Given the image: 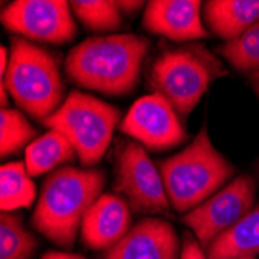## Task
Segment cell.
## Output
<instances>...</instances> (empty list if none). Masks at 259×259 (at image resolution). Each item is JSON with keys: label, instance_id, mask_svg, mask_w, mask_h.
I'll list each match as a JSON object with an SVG mask.
<instances>
[{"label": "cell", "instance_id": "28", "mask_svg": "<svg viewBox=\"0 0 259 259\" xmlns=\"http://www.w3.org/2000/svg\"><path fill=\"white\" fill-rule=\"evenodd\" d=\"M242 259H254V257H242Z\"/></svg>", "mask_w": 259, "mask_h": 259}, {"label": "cell", "instance_id": "9", "mask_svg": "<svg viewBox=\"0 0 259 259\" xmlns=\"http://www.w3.org/2000/svg\"><path fill=\"white\" fill-rule=\"evenodd\" d=\"M256 183L251 176L242 174L211 196L202 205L182 218L190 227L202 248H208L222 233L236 225L251 211Z\"/></svg>", "mask_w": 259, "mask_h": 259}, {"label": "cell", "instance_id": "18", "mask_svg": "<svg viewBox=\"0 0 259 259\" xmlns=\"http://www.w3.org/2000/svg\"><path fill=\"white\" fill-rule=\"evenodd\" d=\"M37 239L25 228L20 214L2 211L0 216V259H31Z\"/></svg>", "mask_w": 259, "mask_h": 259}, {"label": "cell", "instance_id": "2", "mask_svg": "<svg viewBox=\"0 0 259 259\" xmlns=\"http://www.w3.org/2000/svg\"><path fill=\"white\" fill-rule=\"evenodd\" d=\"M106 174L101 169L62 166L42 183L31 216L33 228L53 244L73 247L89 208L101 197Z\"/></svg>", "mask_w": 259, "mask_h": 259}, {"label": "cell", "instance_id": "23", "mask_svg": "<svg viewBox=\"0 0 259 259\" xmlns=\"http://www.w3.org/2000/svg\"><path fill=\"white\" fill-rule=\"evenodd\" d=\"M116 5H118V8H120V11H121L123 16L131 17V16H134L138 10L143 8L146 4H145V2H116Z\"/></svg>", "mask_w": 259, "mask_h": 259}, {"label": "cell", "instance_id": "15", "mask_svg": "<svg viewBox=\"0 0 259 259\" xmlns=\"http://www.w3.org/2000/svg\"><path fill=\"white\" fill-rule=\"evenodd\" d=\"M206 253L208 259H242L259 254V206L218 236Z\"/></svg>", "mask_w": 259, "mask_h": 259}, {"label": "cell", "instance_id": "4", "mask_svg": "<svg viewBox=\"0 0 259 259\" xmlns=\"http://www.w3.org/2000/svg\"><path fill=\"white\" fill-rule=\"evenodd\" d=\"M0 79L16 104L42 124L64 103L59 58L25 37L11 39L10 64Z\"/></svg>", "mask_w": 259, "mask_h": 259}, {"label": "cell", "instance_id": "26", "mask_svg": "<svg viewBox=\"0 0 259 259\" xmlns=\"http://www.w3.org/2000/svg\"><path fill=\"white\" fill-rule=\"evenodd\" d=\"M248 79H250V84H251L253 92L256 93V97L259 98V72L248 75Z\"/></svg>", "mask_w": 259, "mask_h": 259}, {"label": "cell", "instance_id": "22", "mask_svg": "<svg viewBox=\"0 0 259 259\" xmlns=\"http://www.w3.org/2000/svg\"><path fill=\"white\" fill-rule=\"evenodd\" d=\"M180 259H208L202 251V247L196 238H193L190 233L183 234V247L180 251Z\"/></svg>", "mask_w": 259, "mask_h": 259}, {"label": "cell", "instance_id": "10", "mask_svg": "<svg viewBox=\"0 0 259 259\" xmlns=\"http://www.w3.org/2000/svg\"><path fill=\"white\" fill-rule=\"evenodd\" d=\"M120 131L151 151H166L188 140L172 106L158 93L134 103L120 124Z\"/></svg>", "mask_w": 259, "mask_h": 259}, {"label": "cell", "instance_id": "17", "mask_svg": "<svg viewBox=\"0 0 259 259\" xmlns=\"http://www.w3.org/2000/svg\"><path fill=\"white\" fill-rule=\"evenodd\" d=\"M0 206L2 211L30 208L36 197V186L23 161L5 163L0 168Z\"/></svg>", "mask_w": 259, "mask_h": 259}, {"label": "cell", "instance_id": "1", "mask_svg": "<svg viewBox=\"0 0 259 259\" xmlns=\"http://www.w3.org/2000/svg\"><path fill=\"white\" fill-rule=\"evenodd\" d=\"M149 50L151 40L138 34L89 37L67 55L65 73L82 89L110 97L129 95L138 85Z\"/></svg>", "mask_w": 259, "mask_h": 259}, {"label": "cell", "instance_id": "21", "mask_svg": "<svg viewBox=\"0 0 259 259\" xmlns=\"http://www.w3.org/2000/svg\"><path fill=\"white\" fill-rule=\"evenodd\" d=\"M27 116L14 109H2L0 112V154L2 157L14 155L37 137Z\"/></svg>", "mask_w": 259, "mask_h": 259}, {"label": "cell", "instance_id": "12", "mask_svg": "<svg viewBox=\"0 0 259 259\" xmlns=\"http://www.w3.org/2000/svg\"><path fill=\"white\" fill-rule=\"evenodd\" d=\"M199 0H151L146 4L141 25L152 34L174 42L205 39L208 31L200 20Z\"/></svg>", "mask_w": 259, "mask_h": 259}, {"label": "cell", "instance_id": "6", "mask_svg": "<svg viewBox=\"0 0 259 259\" xmlns=\"http://www.w3.org/2000/svg\"><path fill=\"white\" fill-rule=\"evenodd\" d=\"M120 118V109L75 90L44 124L68 138L82 166H95L104 157Z\"/></svg>", "mask_w": 259, "mask_h": 259}, {"label": "cell", "instance_id": "25", "mask_svg": "<svg viewBox=\"0 0 259 259\" xmlns=\"http://www.w3.org/2000/svg\"><path fill=\"white\" fill-rule=\"evenodd\" d=\"M8 50H7V47L2 45V49H0V78H4L5 73H7V68H8Z\"/></svg>", "mask_w": 259, "mask_h": 259}, {"label": "cell", "instance_id": "11", "mask_svg": "<svg viewBox=\"0 0 259 259\" xmlns=\"http://www.w3.org/2000/svg\"><path fill=\"white\" fill-rule=\"evenodd\" d=\"M176 228L158 218H143L126 236L104 251L103 259H177Z\"/></svg>", "mask_w": 259, "mask_h": 259}, {"label": "cell", "instance_id": "20", "mask_svg": "<svg viewBox=\"0 0 259 259\" xmlns=\"http://www.w3.org/2000/svg\"><path fill=\"white\" fill-rule=\"evenodd\" d=\"M216 52L241 73L259 72V22L238 39L218 47Z\"/></svg>", "mask_w": 259, "mask_h": 259}, {"label": "cell", "instance_id": "27", "mask_svg": "<svg viewBox=\"0 0 259 259\" xmlns=\"http://www.w3.org/2000/svg\"><path fill=\"white\" fill-rule=\"evenodd\" d=\"M0 101H2V109H7L8 104V90L5 87V84L0 81Z\"/></svg>", "mask_w": 259, "mask_h": 259}, {"label": "cell", "instance_id": "7", "mask_svg": "<svg viewBox=\"0 0 259 259\" xmlns=\"http://www.w3.org/2000/svg\"><path fill=\"white\" fill-rule=\"evenodd\" d=\"M115 191L137 214H169V199L155 164L138 141L120 143L115 151Z\"/></svg>", "mask_w": 259, "mask_h": 259}, {"label": "cell", "instance_id": "24", "mask_svg": "<svg viewBox=\"0 0 259 259\" xmlns=\"http://www.w3.org/2000/svg\"><path fill=\"white\" fill-rule=\"evenodd\" d=\"M40 259H85L81 254H73V253H64V251H49L45 253Z\"/></svg>", "mask_w": 259, "mask_h": 259}, {"label": "cell", "instance_id": "5", "mask_svg": "<svg viewBox=\"0 0 259 259\" xmlns=\"http://www.w3.org/2000/svg\"><path fill=\"white\" fill-rule=\"evenodd\" d=\"M227 75L222 62L202 45L161 53L149 70V87L186 120L216 78Z\"/></svg>", "mask_w": 259, "mask_h": 259}, {"label": "cell", "instance_id": "3", "mask_svg": "<svg viewBox=\"0 0 259 259\" xmlns=\"http://www.w3.org/2000/svg\"><path fill=\"white\" fill-rule=\"evenodd\" d=\"M164 191L177 213H190L236 174V168L213 146L206 127L179 154L158 163Z\"/></svg>", "mask_w": 259, "mask_h": 259}, {"label": "cell", "instance_id": "16", "mask_svg": "<svg viewBox=\"0 0 259 259\" xmlns=\"http://www.w3.org/2000/svg\"><path fill=\"white\" fill-rule=\"evenodd\" d=\"M76 151L68 138L59 131L50 129L36 138L25 149V164L31 177L56 171L59 164L70 163L76 158Z\"/></svg>", "mask_w": 259, "mask_h": 259}, {"label": "cell", "instance_id": "8", "mask_svg": "<svg viewBox=\"0 0 259 259\" xmlns=\"http://www.w3.org/2000/svg\"><path fill=\"white\" fill-rule=\"evenodd\" d=\"M4 27L28 40L61 45L73 40L78 25L65 0H16L2 8Z\"/></svg>", "mask_w": 259, "mask_h": 259}, {"label": "cell", "instance_id": "29", "mask_svg": "<svg viewBox=\"0 0 259 259\" xmlns=\"http://www.w3.org/2000/svg\"><path fill=\"white\" fill-rule=\"evenodd\" d=\"M257 169H259V166H257Z\"/></svg>", "mask_w": 259, "mask_h": 259}, {"label": "cell", "instance_id": "19", "mask_svg": "<svg viewBox=\"0 0 259 259\" xmlns=\"http://www.w3.org/2000/svg\"><path fill=\"white\" fill-rule=\"evenodd\" d=\"M75 17L93 33H110L123 27V14L112 0H75L70 2Z\"/></svg>", "mask_w": 259, "mask_h": 259}, {"label": "cell", "instance_id": "14", "mask_svg": "<svg viewBox=\"0 0 259 259\" xmlns=\"http://www.w3.org/2000/svg\"><path fill=\"white\" fill-rule=\"evenodd\" d=\"M203 19L216 36L231 42L259 22V0H209Z\"/></svg>", "mask_w": 259, "mask_h": 259}, {"label": "cell", "instance_id": "13", "mask_svg": "<svg viewBox=\"0 0 259 259\" xmlns=\"http://www.w3.org/2000/svg\"><path fill=\"white\" fill-rule=\"evenodd\" d=\"M132 224L131 206L116 194H103L85 213L81 224V239L92 250L107 251L118 244Z\"/></svg>", "mask_w": 259, "mask_h": 259}]
</instances>
